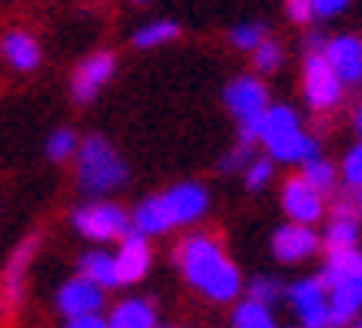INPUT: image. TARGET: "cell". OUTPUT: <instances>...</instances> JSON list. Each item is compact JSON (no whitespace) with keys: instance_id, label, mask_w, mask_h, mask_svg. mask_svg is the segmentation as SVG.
<instances>
[{"instance_id":"6da1fadb","label":"cell","mask_w":362,"mask_h":328,"mask_svg":"<svg viewBox=\"0 0 362 328\" xmlns=\"http://www.w3.org/2000/svg\"><path fill=\"white\" fill-rule=\"evenodd\" d=\"M176 262H180L183 279L203 298L216 302V305L240 298L243 275L213 232H189L187 239L176 245Z\"/></svg>"},{"instance_id":"7a4b0ae2","label":"cell","mask_w":362,"mask_h":328,"mask_svg":"<svg viewBox=\"0 0 362 328\" xmlns=\"http://www.w3.org/2000/svg\"><path fill=\"white\" fill-rule=\"evenodd\" d=\"M74 156H77V186L83 196H107L127 183V163L103 136H87Z\"/></svg>"},{"instance_id":"3957f363","label":"cell","mask_w":362,"mask_h":328,"mask_svg":"<svg viewBox=\"0 0 362 328\" xmlns=\"http://www.w3.org/2000/svg\"><path fill=\"white\" fill-rule=\"evenodd\" d=\"M70 222L90 242H113L130 232V212L117 202H83L80 209H74Z\"/></svg>"},{"instance_id":"277c9868","label":"cell","mask_w":362,"mask_h":328,"mask_svg":"<svg viewBox=\"0 0 362 328\" xmlns=\"http://www.w3.org/2000/svg\"><path fill=\"white\" fill-rule=\"evenodd\" d=\"M156 206H160L166 229H176V226H193L206 216L209 196L199 183H176L163 196H156Z\"/></svg>"},{"instance_id":"5b68a950","label":"cell","mask_w":362,"mask_h":328,"mask_svg":"<svg viewBox=\"0 0 362 328\" xmlns=\"http://www.w3.org/2000/svg\"><path fill=\"white\" fill-rule=\"evenodd\" d=\"M346 87L332 73V66L322 60V54H306L303 60V97L316 113H329L342 103Z\"/></svg>"},{"instance_id":"8992f818","label":"cell","mask_w":362,"mask_h":328,"mask_svg":"<svg viewBox=\"0 0 362 328\" xmlns=\"http://www.w3.org/2000/svg\"><path fill=\"white\" fill-rule=\"evenodd\" d=\"M303 130V120H299V113L293 107H283V103H269L266 107V113L259 116L256 123H246V126H240V142H250V146H256V142H263L266 150L273 146V142H279L283 136H289V133Z\"/></svg>"},{"instance_id":"52a82bcc","label":"cell","mask_w":362,"mask_h":328,"mask_svg":"<svg viewBox=\"0 0 362 328\" xmlns=\"http://www.w3.org/2000/svg\"><path fill=\"white\" fill-rule=\"evenodd\" d=\"M226 99V109H230L236 123L246 126V123H256L269 107V93H266V83L259 77H236L230 80V87L223 93Z\"/></svg>"},{"instance_id":"ba28073f","label":"cell","mask_w":362,"mask_h":328,"mask_svg":"<svg viewBox=\"0 0 362 328\" xmlns=\"http://www.w3.org/2000/svg\"><path fill=\"white\" fill-rule=\"evenodd\" d=\"M286 302L293 305L303 328H329V305H326V288L316 279H299L286 288Z\"/></svg>"},{"instance_id":"9c48e42d","label":"cell","mask_w":362,"mask_h":328,"mask_svg":"<svg viewBox=\"0 0 362 328\" xmlns=\"http://www.w3.org/2000/svg\"><path fill=\"white\" fill-rule=\"evenodd\" d=\"M322 60L332 66V73L339 77L342 87L362 83V40L356 33H339L329 37L322 47Z\"/></svg>"},{"instance_id":"30bf717a","label":"cell","mask_w":362,"mask_h":328,"mask_svg":"<svg viewBox=\"0 0 362 328\" xmlns=\"http://www.w3.org/2000/svg\"><path fill=\"white\" fill-rule=\"evenodd\" d=\"M113 70H117V56H113L110 50H97V54H90L87 60L74 70V80H70L74 99H77V103H90L100 90L110 83Z\"/></svg>"},{"instance_id":"8fae6325","label":"cell","mask_w":362,"mask_h":328,"mask_svg":"<svg viewBox=\"0 0 362 328\" xmlns=\"http://www.w3.org/2000/svg\"><path fill=\"white\" fill-rule=\"evenodd\" d=\"M319 252V232L313 226H296V222H286L273 232V255L283 265H299L313 259Z\"/></svg>"},{"instance_id":"7c38bea8","label":"cell","mask_w":362,"mask_h":328,"mask_svg":"<svg viewBox=\"0 0 362 328\" xmlns=\"http://www.w3.org/2000/svg\"><path fill=\"white\" fill-rule=\"evenodd\" d=\"M283 212L296 226H316L326 216V199L316 189H309L299 176H289L283 183Z\"/></svg>"},{"instance_id":"4fadbf2b","label":"cell","mask_w":362,"mask_h":328,"mask_svg":"<svg viewBox=\"0 0 362 328\" xmlns=\"http://www.w3.org/2000/svg\"><path fill=\"white\" fill-rule=\"evenodd\" d=\"M153 265V252H150V242L136 236V232H127L120 239V249L113 255V269H117V285H136L146 279Z\"/></svg>"},{"instance_id":"5bb4252c","label":"cell","mask_w":362,"mask_h":328,"mask_svg":"<svg viewBox=\"0 0 362 328\" xmlns=\"http://www.w3.org/2000/svg\"><path fill=\"white\" fill-rule=\"evenodd\" d=\"M107 302V292L97 288L93 282L87 279H70V282L60 285L57 292V308L64 318H83V315H100V308Z\"/></svg>"},{"instance_id":"9a60e30c","label":"cell","mask_w":362,"mask_h":328,"mask_svg":"<svg viewBox=\"0 0 362 328\" xmlns=\"http://www.w3.org/2000/svg\"><path fill=\"white\" fill-rule=\"evenodd\" d=\"M329 305V328H346L362 312V279H342L326 288Z\"/></svg>"},{"instance_id":"2e32d148","label":"cell","mask_w":362,"mask_h":328,"mask_svg":"<svg viewBox=\"0 0 362 328\" xmlns=\"http://www.w3.org/2000/svg\"><path fill=\"white\" fill-rule=\"evenodd\" d=\"M37 245H40V236H27V239L13 249L11 262L4 269V298H7V305H21L23 279H27V269H30L33 255H37Z\"/></svg>"},{"instance_id":"e0dca14e","label":"cell","mask_w":362,"mask_h":328,"mask_svg":"<svg viewBox=\"0 0 362 328\" xmlns=\"http://www.w3.org/2000/svg\"><path fill=\"white\" fill-rule=\"evenodd\" d=\"M269 159L286 166H306L313 159H319V140L306 130H296L269 146Z\"/></svg>"},{"instance_id":"ac0fdd59","label":"cell","mask_w":362,"mask_h":328,"mask_svg":"<svg viewBox=\"0 0 362 328\" xmlns=\"http://www.w3.org/2000/svg\"><path fill=\"white\" fill-rule=\"evenodd\" d=\"M0 54H4V60H7L13 70H21V73H30V70L40 66V44H37L27 30L4 33V40H0Z\"/></svg>"},{"instance_id":"d6986e66","label":"cell","mask_w":362,"mask_h":328,"mask_svg":"<svg viewBox=\"0 0 362 328\" xmlns=\"http://www.w3.org/2000/svg\"><path fill=\"white\" fill-rule=\"evenodd\" d=\"M342 279H362V249L326 252V262H322V272L316 275V282L322 288H329Z\"/></svg>"},{"instance_id":"ffe728a7","label":"cell","mask_w":362,"mask_h":328,"mask_svg":"<svg viewBox=\"0 0 362 328\" xmlns=\"http://www.w3.org/2000/svg\"><path fill=\"white\" fill-rule=\"evenodd\" d=\"M107 328H156V308L146 298H127L113 305Z\"/></svg>"},{"instance_id":"44dd1931","label":"cell","mask_w":362,"mask_h":328,"mask_svg":"<svg viewBox=\"0 0 362 328\" xmlns=\"http://www.w3.org/2000/svg\"><path fill=\"white\" fill-rule=\"evenodd\" d=\"M77 272L80 279H87V282H93L97 288H117V269H113V255L110 252H83L80 255V262H77Z\"/></svg>"},{"instance_id":"7402d4cb","label":"cell","mask_w":362,"mask_h":328,"mask_svg":"<svg viewBox=\"0 0 362 328\" xmlns=\"http://www.w3.org/2000/svg\"><path fill=\"white\" fill-rule=\"evenodd\" d=\"M299 179L306 183L309 189H316L319 196L326 199V196H332L336 189H339V169L329 163V159H313V163H306L303 166V173H299Z\"/></svg>"},{"instance_id":"603a6c76","label":"cell","mask_w":362,"mask_h":328,"mask_svg":"<svg viewBox=\"0 0 362 328\" xmlns=\"http://www.w3.org/2000/svg\"><path fill=\"white\" fill-rule=\"evenodd\" d=\"M359 219H329V226L322 232V245H326V252L359 249Z\"/></svg>"},{"instance_id":"cb8c5ba5","label":"cell","mask_w":362,"mask_h":328,"mask_svg":"<svg viewBox=\"0 0 362 328\" xmlns=\"http://www.w3.org/2000/svg\"><path fill=\"white\" fill-rule=\"evenodd\" d=\"M230 322H233V328H279L273 308L259 305V302H250V298L236 302Z\"/></svg>"},{"instance_id":"d4e9b609","label":"cell","mask_w":362,"mask_h":328,"mask_svg":"<svg viewBox=\"0 0 362 328\" xmlns=\"http://www.w3.org/2000/svg\"><path fill=\"white\" fill-rule=\"evenodd\" d=\"M180 37V23L173 20H153V23H143L140 30L133 33V47L136 50H153V47H163L170 40Z\"/></svg>"},{"instance_id":"484cf974","label":"cell","mask_w":362,"mask_h":328,"mask_svg":"<svg viewBox=\"0 0 362 328\" xmlns=\"http://www.w3.org/2000/svg\"><path fill=\"white\" fill-rule=\"evenodd\" d=\"M243 288H246V298H250V302H259V305H266V308H273L276 302L286 298V285L279 282V279H273V275H252Z\"/></svg>"},{"instance_id":"4316f807","label":"cell","mask_w":362,"mask_h":328,"mask_svg":"<svg viewBox=\"0 0 362 328\" xmlns=\"http://www.w3.org/2000/svg\"><path fill=\"white\" fill-rule=\"evenodd\" d=\"M77 146H80V140H77V133L74 130H54L50 136H47V159H54V163H66L70 156L77 153Z\"/></svg>"},{"instance_id":"83f0119b","label":"cell","mask_w":362,"mask_h":328,"mask_svg":"<svg viewBox=\"0 0 362 328\" xmlns=\"http://www.w3.org/2000/svg\"><path fill=\"white\" fill-rule=\"evenodd\" d=\"M273 159L269 156H252L250 163H246V169H243V183H246V189L250 193H259V189L269 186V179H273Z\"/></svg>"},{"instance_id":"f1b7e54d","label":"cell","mask_w":362,"mask_h":328,"mask_svg":"<svg viewBox=\"0 0 362 328\" xmlns=\"http://www.w3.org/2000/svg\"><path fill=\"white\" fill-rule=\"evenodd\" d=\"M332 219H359L362 216V193L359 189H336L329 202Z\"/></svg>"},{"instance_id":"f546056e","label":"cell","mask_w":362,"mask_h":328,"mask_svg":"<svg viewBox=\"0 0 362 328\" xmlns=\"http://www.w3.org/2000/svg\"><path fill=\"white\" fill-rule=\"evenodd\" d=\"M266 37H269V33H266L263 23L250 20V23H240V27H233V30H230V44L236 47V50H250V54H252V50L263 44Z\"/></svg>"},{"instance_id":"4dcf8cb0","label":"cell","mask_w":362,"mask_h":328,"mask_svg":"<svg viewBox=\"0 0 362 328\" xmlns=\"http://www.w3.org/2000/svg\"><path fill=\"white\" fill-rule=\"evenodd\" d=\"M339 179H342V186L346 189H359L362 193V142H356L349 153L342 156Z\"/></svg>"},{"instance_id":"1f68e13d","label":"cell","mask_w":362,"mask_h":328,"mask_svg":"<svg viewBox=\"0 0 362 328\" xmlns=\"http://www.w3.org/2000/svg\"><path fill=\"white\" fill-rule=\"evenodd\" d=\"M279 63H283V47L276 44L273 37H266L263 44L252 50V66L259 73H273V70H279Z\"/></svg>"},{"instance_id":"d6a6232c","label":"cell","mask_w":362,"mask_h":328,"mask_svg":"<svg viewBox=\"0 0 362 328\" xmlns=\"http://www.w3.org/2000/svg\"><path fill=\"white\" fill-rule=\"evenodd\" d=\"M252 159V146L250 142H236L230 153L223 156V163H220V169L223 173H236V169H246V163Z\"/></svg>"},{"instance_id":"836d02e7","label":"cell","mask_w":362,"mask_h":328,"mask_svg":"<svg viewBox=\"0 0 362 328\" xmlns=\"http://www.w3.org/2000/svg\"><path fill=\"white\" fill-rule=\"evenodd\" d=\"M286 17L293 23H313V0H286Z\"/></svg>"},{"instance_id":"e575fe53","label":"cell","mask_w":362,"mask_h":328,"mask_svg":"<svg viewBox=\"0 0 362 328\" xmlns=\"http://www.w3.org/2000/svg\"><path fill=\"white\" fill-rule=\"evenodd\" d=\"M352 0H313V17L319 20H329V17H339Z\"/></svg>"},{"instance_id":"d590c367","label":"cell","mask_w":362,"mask_h":328,"mask_svg":"<svg viewBox=\"0 0 362 328\" xmlns=\"http://www.w3.org/2000/svg\"><path fill=\"white\" fill-rule=\"evenodd\" d=\"M64 328H107V318L100 315H83V318H66Z\"/></svg>"},{"instance_id":"8d00e7d4","label":"cell","mask_w":362,"mask_h":328,"mask_svg":"<svg viewBox=\"0 0 362 328\" xmlns=\"http://www.w3.org/2000/svg\"><path fill=\"white\" fill-rule=\"evenodd\" d=\"M349 328H362V322H356V325H349Z\"/></svg>"},{"instance_id":"74e56055","label":"cell","mask_w":362,"mask_h":328,"mask_svg":"<svg viewBox=\"0 0 362 328\" xmlns=\"http://www.w3.org/2000/svg\"><path fill=\"white\" fill-rule=\"evenodd\" d=\"M156 328H160V325H156ZM166 328H173V325H166Z\"/></svg>"},{"instance_id":"f35d334b","label":"cell","mask_w":362,"mask_h":328,"mask_svg":"<svg viewBox=\"0 0 362 328\" xmlns=\"http://www.w3.org/2000/svg\"><path fill=\"white\" fill-rule=\"evenodd\" d=\"M136 4H143V0H136Z\"/></svg>"},{"instance_id":"ab89813d","label":"cell","mask_w":362,"mask_h":328,"mask_svg":"<svg viewBox=\"0 0 362 328\" xmlns=\"http://www.w3.org/2000/svg\"><path fill=\"white\" fill-rule=\"evenodd\" d=\"M296 328H303V325H296Z\"/></svg>"}]
</instances>
